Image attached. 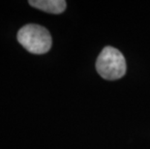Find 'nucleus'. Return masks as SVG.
Segmentation results:
<instances>
[{
	"label": "nucleus",
	"instance_id": "f03ea898",
	"mask_svg": "<svg viewBox=\"0 0 150 149\" xmlns=\"http://www.w3.org/2000/svg\"><path fill=\"white\" fill-rule=\"evenodd\" d=\"M99 75L105 80L115 81L122 78L126 73V61L123 54L117 49L108 46L104 47L96 61Z\"/></svg>",
	"mask_w": 150,
	"mask_h": 149
},
{
	"label": "nucleus",
	"instance_id": "7ed1b4c3",
	"mask_svg": "<svg viewBox=\"0 0 150 149\" xmlns=\"http://www.w3.org/2000/svg\"><path fill=\"white\" fill-rule=\"evenodd\" d=\"M28 3L41 11L55 15L64 12L67 4L64 0H30Z\"/></svg>",
	"mask_w": 150,
	"mask_h": 149
},
{
	"label": "nucleus",
	"instance_id": "f257e3e1",
	"mask_svg": "<svg viewBox=\"0 0 150 149\" xmlns=\"http://www.w3.org/2000/svg\"><path fill=\"white\" fill-rule=\"evenodd\" d=\"M18 41L27 52L34 54L47 53L52 47V40L49 30L39 24H26L18 30Z\"/></svg>",
	"mask_w": 150,
	"mask_h": 149
}]
</instances>
